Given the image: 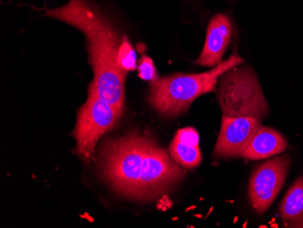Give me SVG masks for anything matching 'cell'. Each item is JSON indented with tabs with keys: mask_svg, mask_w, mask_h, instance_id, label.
I'll use <instances>...</instances> for the list:
<instances>
[{
	"mask_svg": "<svg viewBox=\"0 0 303 228\" xmlns=\"http://www.w3.org/2000/svg\"><path fill=\"white\" fill-rule=\"evenodd\" d=\"M262 127L255 117L222 115L221 126L213 154L218 157H241L253 136Z\"/></svg>",
	"mask_w": 303,
	"mask_h": 228,
	"instance_id": "7",
	"label": "cell"
},
{
	"mask_svg": "<svg viewBox=\"0 0 303 228\" xmlns=\"http://www.w3.org/2000/svg\"><path fill=\"white\" fill-rule=\"evenodd\" d=\"M137 69H138L139 77L144 81L151 82V84H152V83H155L159 79L155 66H154L152 58H150L147 56H142V58L140 59V62L137 66Z\"/></svg>",
	"mask_w": 303,
	"mask_h": 228,
	"instance_id": "13",
	"label": "cell"
},
{
	"mask_svg": "<svg viewBox=\"0 0 303 228\" xmlns=\"http://www.w3.org/2000/svg\"><path fill=\"white\" fill-rule=\"evenodd\" d=\"M164 152L147 132L110 139L102 150L104 176L122 195L149 200L152 174Z\"/></svg>",
	"mask_w": 303,
	"mask_h": 228,
	"instance_id": "2",
	"label": "cell"
},
{
	"mask_svg": "<svg viewBox=\"0 0 303 228\" xmlns=\"http://www.w3.org/2000/svg\"><path fill=\"white\" fill-rule=\"evenodd\" d=\"M280 214L287 227H303V177L290 187L280 205Z\"/></svg>",
	"mask_w": 303,
	"mask_h": 228,
	"instance_id": "10",
	"label": "cell"
},
{
	"mask_svg": "<svg viewBox=\"0 0 303 228\" xmlns=\"http://www.w3.org/2000/svg\"><path fill=\"white\" fill-rule=\"evenodd\" d=\"M169 150L171 158L184 168H194L201 162L199 144L183 142L174 137Z\"/></svg>",
	"mask_w": 303,
	"mask_h": 228,
	"instance_id": "11",
	"label": "cell"
},
{
	"mask_svg": "<svg viewBox=\"0 0 303 228\" xmlns=\"http://www.w3.org/2000/svg\"><path fill=\"white\" fill-rule=\"evenodd\" d=\"M242 63L243 59L233 54L204 73L176 74L159 78L151 85L149 103L159 113L176 116L185 112L197 97L214 91L220 77Z\"/></svg>",
	"mask_w": 303,
	"mask_h": 228,
	"instance_id": "3",
	"label": "cell"
},
{
	"mask_svg": "<svg viewBox=\"0 0 303 228\" xmlns=\"http://www.w3.org/2000/svg\"><path fill=\"white\" fill-rule=\"evenodd\" d=\"M290 165V157L283 156L268 160L254 168L249 184V198L259 214H262L276 199Z\"/></svg>",
	"mask_w": 303,
	"mask_h": 228,
	"instance_id": "6",
	"label": "cell"
},
{
	"mask_svg": "<svg viewBox=\"0 0 303 228\" xmlns=\"http://www.w3.org/2000/svg\"><path fill=\"white\" fill-rule=\"evenodd\" d=\"M217 100L222 115L264 118L269 106L259 80L248 67L234 68L220 77Z\"/></svg>",
	"mask_w": 303,
	"mask_h": 228,
	"instance_id": "4",
	"label": "cell"
},
{
	"mask_svg": "<svg viewBox=\"0 0 303 228\" xmlns=\"http://www.w3.org/2000/svg\"><path fill=\"white\" fill-rule=\"evenodd\" d=\"M122 114L90 84L87 100L78 112L74 131L77 155L83 159L90 158L97 140L115 126Z\"/></svg>",
	"mask_w": 303,
	"mask_h": 228,
	"instance_id": "5",
	"label": "cell"
},
{
	"mask_svg": "<svg viewBox=\"0 0 303 228\" xmlns=\"http://www.w3.org/2000/svg\"><path fill=\"white\" fill-rule=\"evenodd\" d=\"M43 10L46 17L68 24L85 35L94 74L91 84L102 98L123 114L127 73L120 68L118 55L125 36L91 0H68L64 6Z\"/></svg>",
	"mask_w": 303,
	"mask_h": 228,
	"instance_id": "1",
	"label": "cell"
},
{
	"mask_svg": "<svg viewBox=\"0 0 303 228\" xmlns=\"http://www.w3.org/2000/svg\"><path fill=\"white\" fill-rule=\"evenodd\" d=\"M288 143L282 134L270 127L262 126L253 136L242 157L250 160H262L282 153Z\"/></svg>",
	"mask_w": 303,
	"mask_h": 228,
	"instance_id": "9",
	"label": "cell"
},
{
	"mask_svg": "<svg viewBox=\"0 0 303 228\" xmlns=\"http://www.w3.org/2000/svg\"><path fill=\"white\" fill-rule=\"evenodd\" d=\"M231 37L232 24L229 17L223 14L214 16L209 23L203 49L195 63L210 68L220 65Z\"/></svg>",
	"mask_w": 303,
	"mask_h": 228,
	"instance_id": "8",
	"label": "cell"
},
{
	"mask_svg": "<svg viewBox=\"0 0 303 228\" xmlns=\"http://www.w3.org/2000/svg\"><path fill=\"white\" fill-rule=\"evenodd\" d=\"M118 64L125 72L133 71L136 69V53L129 41L128 37L125 36L121 44L118 55Z\"/></svg>",
	"mask_w": 303,
	"mask_h": 228,
	"instance_id": "12",
	"label": "cell"
}]
</instances>
